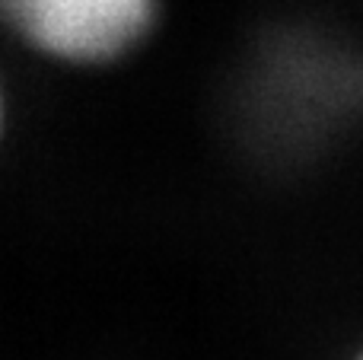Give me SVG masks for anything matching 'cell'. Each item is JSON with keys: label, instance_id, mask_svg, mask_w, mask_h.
<instances>
[{"label": "cell", "instance_id": "obj_2", "mask_svg": "<svg viewBox=\"0 0 363 360\" xmlns=\"http://www.w3.org/2000/svg\"><path fill=\"white\" fill-rule=\"evenodd\" d=\"M163 6L166 0H0V29L48 64L106 70L150 42Z\"/></svg>", "mask_w": 363, "mask_h": 360}, {"label": "cell", "instance_id": "obj_3", "mask_svg": "<svg viewBox=\"0 0 363 360\" xmlns=\"http://www.w3.org/2000/svg\"><path fill=\"white\" fill-rule=\"evenodd\" d=\"M6 121H10V99H6V86L0 80V147H4L6 137Z\"/></svg>", "mask_w": 363, "mask_h": 360}, {"label": "cell", "instance_id": "obj_4", "mask_svg": "<svg viewBox=\"0 0 363 360\" xmlns=\"http://www.w3.org/2000/svg\"><path fill=\"white\" fill-rule=\"evenodd\" d=\"M360 360H363V357H360Z\"/></svg>", "mask_w": 363, "mask_h": 360}, {"label": "cell", "instance_id": "obj_1", "mask_svg": "<svg viewBox=\"0 0 363 360\" xmlns=\"http://www.w3.org/2000/svg\"><path fill=\"white\" fill-rule=\"evenodd\" d=\"M363 121V51L322 29H277L249 51L233 125L264 159H303Z\"/></svg>", "mask_w": 363, "mask_h": 360}]
</instances>
